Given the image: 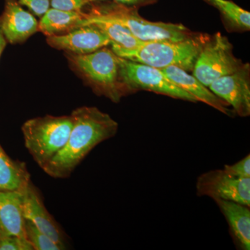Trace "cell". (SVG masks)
Returning <instances> with one entry per match:
<instances>
[{
  "label": "cell",
  "instance_id": "cell-26",
  "mask_svg": "<svg viewBox=\"0 0 250 250\" xmlns=\"http://www.w3.org/2000/svg\"><path fill=\"white\" fill-rule=\"evenodd\" d=\"M6 44H7V41L5 39L1 29H0V57H1V54H2L3 51L6 47Z\"/></svg>",
  "mask_w": 250,
  "mask_h": 250
},
{
  "label": "cell",
  "instance_id": "cell-23",
  "mask_svg": "<svg viewBox=\"0 0 250 250\" xmlns=\"http://www.w3.org/2000/svg\"><path fill=\"white\" fill-rule=\"evenodd\" d=\"M224 170L229 174L238 177H250V155L248 154L233 165H225Z\"/></svg>",
  "mask_w": 250,
  "mask_h": 250
},
{
  "label": "cell",
  "instance_id": "cell-1",
  "mask_svg": "<svg viewBox=\"0 0 250 250\" xmlns=\"http://www.w3.org/2000/svg\"><path fill=\"white\" fill-rule=\"evenodd\" d=\"M70 116L72 127L66 144L42 168L53 178L70 177L88 153L115 136L119 127L108 113L94 106L77 108Z\"/></svg>",
  "mask_w": 250,
  "mask_h": 250
},
{
  "label": "cell",
  "instance_id": "cell-4",
  "mask_svg": "<svg viewBox=\"0 0 250 250\" xmlns=\"http://www.w3.org/2000/svg\"><path fill=\"white\" fill-rule=\"evenodd\" d=\"M139 9L126 7L111 2L94 4L87 17L118 23L143 42L150 41H182L191 38L197 33L182 24L151 22L141 17Z\"/></svg>",
  "mask_w": 250,
  "mask_h": 250
},
{
  "label": "cell",
  "instance_id": "cell-11",
  "mask_svg": "<svg viewBox=\"0 0 250 250\" xmlns=\"http://www.w3.org/2000/svg\"><path fill=\"white\" fill-rule=\"evenodd\" d=\"M0 29L9 43H22L39 31V22L17 0H5L4 11L0 16Z\"/></svg>",
  "mask_w": 250,
  "mask_h": 250
},
{
  "label": "cell",
  "instance_id": "cell-10",
  "mask_svg": "<svg viewBox=\"0 0 250 250\" xmlns=\"http://www.w3.org/2000/svg\"><path fill=\"white\" fill-rule=\"evenodd\" d=\"M50 47L67 53L83 55L111 45L106 34L95 24H85L65 34L46 37Z\"/></svg>",
  "mask_w": 250,
  "mask_h": 250
},
{
  "label": "cell",
  "instance_id": "cell-13",
  "mask_svg": "<svg viewBox=\"0 0 250 250\" xmlns=\"http://www.w3.org/2000/svg\"><path fill=\"white\" fill-rule=\"evenodd\" d=\"M163 72L177 86L192 95L197 102H201L215 108L226 116L233 117L235 113L229 105L205 86L193 75L177 66H169L161 69Z\"/></svg>",
  "mask_w": 250,
  "mask_h": 250
},
{
  "label": "cell",
  "instance_id": "cell-17",
  "mask_svg": "<svg viewBox=\"0 0 250 250\" xmlns=\"http://www.w3.org/2000/svg\"><path fill=\"white\" fill-rule=\"evenodd\" d=\"M30 182L26 164L11 159L0 145V191H24Z\"/></svg>",
  "mask_w": 250,
  "mask_h": 250
},
{
  "label": "cell",
  "instance_id": "cell-2",
  "mask_svg": "<svg viewBox=\"0 0 250 250\" xmlns=\"http://www.w3.org/2000/svg\"><path fill=\"white\" fill-rule=\"evenodd\" d=\"M64 54L72 71L97 95L118 103L129 95L122 81L118 56L108 46L83 55Z\"/></svg>",
  "mask_w": 250,
  "mask_h": 250
},
{
  "label": "cell",
  "instance_id": "cell-8",
  "mask_svg": "<svg viewBox=\"0 0 250 250\" xmlns=\"http://www.w3.org/2000/svg\"><path fill=\"white\" fill-rule=\"evenodd\" d=\"M197 195L238 202L250 207V177H238L226 170L208 171L199 176Z\"/></svg>",
  "mask_w": 250,
  "mask_h": 250
},
{
  "label": "cell",
  "instance_id": "cell-15",
  "mask_svg": "<svg viewBox=\"0 0 250 250\" xmlns=\"http://www.w3.org/2000/svg\"><path fill=\"white\" fill-rule=\"evenodd\" d=\"M214 201L228 221L230 232L237 246L243 250H250V207L228 200H215Z\"/></svg>",
  "mask_w": 250,
  "mask_h": 250
},
{
  "label": "cell",
  "instance_id": "cell-19",
  "mask_svg": "<svg viewBox=\"0 0 250 250\" xmlns=\"http://www.w3.org/2000/svg\"><path fill=\"white\" fill-rule=\"evenodd\" d=\"M86 14V13H85ZM88 24H95L103 31L111 41V45L118 46L125 49H136L139 47L143 41L135 37L127 28L118 23L103 20L93 19L87 17Z\"/></svg>",
  "mask_w": 250,
  "mask_h": 250
},
{
  "label": "cell",
  "instance_id": "cell-27",
  "mask_svg": "<svg viewBox=\"0 0 250 250\" xmlns=\"http://www.w3.org/2000/svg\"><path fill=\"white\" fill-rule=\"evenodd\" d=\"M90 1V3L92 2H97V1H109V0H88Z\"/></svg>",
  "mask_w": 250,
  "mask_h": 250
},
{
  "label": "cell",
  "instance_id": "cell-9",
  "mask_svg": "<svg viewBox=\"0 0 250 250\" xmlns=\"http://www.w3.org/2000/svg\"><path fill=\"white\" fill-rule=\"evenodd\" d=\"M208 88L232 107L241 117L250 115V65L243 63L238 70L210 83Z\"/></svg>",
  "mask_w": 250,
  "mask_h": 250
},
{
  "label": "cell",
  "instance_id": "cell-16",
  "mask_svg": "<svg viewBox=\"0 0 250 250\" xmlns=\"http://www.w3.org/2000/svg\"><path fill=\"white\" fill-rule=\"evenodd\" d=\"M88 24L86 14L49 8L39 21V31L47 36L62 35Z\"/></svg>",
  "mask_w": 250,
  "mask_h": 250
},
{
  "label": "cell",
  "instance_id": "cell-18",
  "mask_svg": "<svg viewBox=\"0 0 250 250\" xmlns=\"http://www.w3.org/2000/svg\"><path fill=\"white\" fill-rule=\"evenodd\" d=\"M218 9L224 24L230 31H247L250 29V14L231 0H203Z\"/></svg>",
  "mask_w": 250,
  "mask_h": 250
},
{
  "label": "cell",
  "instance_id": "cell-25",
  "mask_svg": "<svg viewBox=\"0 0 250 250\" xmlns=\"http://www.w3.org/2000/svg\"><path fill=\"white\" fill-rule=\"evenodd\" d=\"M116 4L123 5L126 7L139 9L140 7L155 4L159 0H111Z\"/></svg>",
  "mask_w": 250,
  "mask_h": 250
},
{
  "label": "cell",
  "instance_id": "cell-5",
  "mask_svg": "<svg viewBox=\"0 0 250 250\" xmlns=\"http://www.w3.org/2000/svg\"><path fill=\"white\" fill-rule=\"evenodd\" d=\"M72 127L71 116L47 115L28 120L23 124L24 145L41 168L66 144Z\"/></svg>",
  "mask_w": 250,
  "mask_h": 250
},
{
  "label": "cell",
  "instance_id": "cell-22",
  "mask_svg": "<svg viewBox=\"0 0 250 250\" xmlns=\"http://www.w3.org/2000/svg\"><path fill=\"white\" fill-rule=\"evenodd\" d=\"M88 4V0H50V8L64 11L82 12V9Z\"/></svg>",
  "mask_w": 250,
  "mask_h": 250
},
{
  "label": "cell",
  "instance_id": "cell-12",
  "mask_svg": "<svg viewBox=\"0 0 250 250\" xmlns=\"http://www.w3.org/2000/svg\"><path fill=\"white\" fill-rule=\"evenodd\" d=\"M24 216L65 249V236L58 223L44 205L40 192L31 182L24 191Z\"/></svg>",
  "mask_w": 250,
  "mask_h": 250
},
{
  "label": "cell",
  "instance_id": "cell-7",
  "mask_svg": "<svg viewBox=\"0 0 250 250\" xmlns=\"http://www.w3.org/2000/svg\"><path fill=\"white\" fill-rule=\"evenodd\" d=\"M118 62L122 81L130 94L139 90H147L174 99L197 103L192 95L174 83L161 69L120 57Z\"/></svg>",
  "mask_w": 250,
  "mask_h": 250
},
{
  "label": "cell",
  "instance_id": "cell-20",
  "mask_svg": "<svg viewBox=\"0 0 250 250\" xmlns=\"http://www.w3.org/2000/svg\"><path fill=\"white\" fill-rule=\"evenodd\" d=\"M25 236L28 241L31 243L34 250H62V247L53 241L50 237L39 229L29 220L25 219L24 223Z\"/></svg>",
  "mask_w": 250,
  "mask_h": 250
},
{
  "label": "cell",
  "instance_id": "cell-21",
  "mask_svg": "<svg viewBox=\"0 0 250 250\" xmlns=\"http://www.w3.org/2000/svg\"><path fill=\"white\" fill-rule=\"evenodd\" d=\"M0 250H34V248L26 238L0 234Z\"/></svg>",
  "mask_w": 250,
  "mask_h": 250
},
{
  "label": "cell",
  "instance_id": "cell-24",
  "mask_svg": "<svg viewBox=\"0 0 250 250\" xmlns=\"http://www.w3.org/2000/svg\"><path fill=\"white\" fill-rule=\"evenodd\" d=\"M22 6H25L33 14L41 18L50 8V0H17Z\"/></svg>",
  "mask_w": 250,
  "mask_h": 250
},
{
  "label": "cell",
  "instance_id": "cell-3",
  "mask_svg": "<svg viewBox=\"0 0 250 250\" xmlns=\"http://www.w3.org/2000/svg\"><path fill=\"white\" fill-rule=\"evenodd\" d=\"M207 34H198L182 41L144 42L136 49H125L111 45V49L121 58L164 69L177 66L192 72L197 57L209 39Z\"/></svg>",
  "mask_w": 250,
  "mask_h": 250
},
{
  "label": "cell",
  "instance_id": "cell-6",
  "mask_svg": "<svg viewBox=\"0 0 250 250\" xmlns=\"http://www.w3.org/2000/svg\"><path fill=\"white\" fill-rule=\"evenodd\" d=\"M243 65L233 53L228 37L218 32L209 37L202 47L192 70V75L209 86L212 82L238 70Z\"/></svg>",
  "mask_w": 250,
  "mask_h": 250
},
{
  "label": "cell",
  "instance_id": "cell-14",
  "mask_svg": "<svg viewBox=\"0 0 250 250\" xmlns=\"http://www.w3.org/2000/svg\"><path fill=\"white\" fill-rule=\"evenodd\" d=\"M24 191H0V234L26 238Z\"/></svg>",
  "mask_w": 250,
  "mask_h": 250
}]
</instances>
